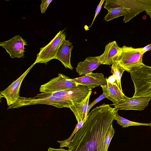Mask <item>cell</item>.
<instances>
[{"mask_svg":"<svg viewBox=\"0 0 151 151\" xmlns=\"http://www.w3.org/2000/svg\"><path fill=\"white\" fill-rule=\"evenodd\" d=\"M114 120L123 128L132 126L144 125L151 127V123H143L132 122L120 116L118 114L115 116Z\"/></svg>","mask_w":151,"mask_h":151,"instance_id":"obj_19","label":"cell"},{"mask_svg":"<svg viewBox=\"0 0 151 151\" xmlns=\"http://www.w3.org/2000/svg\"><path fill=\"white\" fill-rule=\"evenodd\" d=\"M72 79L78 84L91 89L99 86L104 87L107 84L106 79L101 73L92 72L83 76Z\"/></svg>","mask_w":151,"mask_h":151,"instance_id":"obj_11","label":"cell"},{"mask_svg":"<svg viewBox=\"0 0 151 151\" xmlns=\"http://www.w3.org/2000/svg\"><path fill=\"white\" fill-rule=\"evenodd\" d=\"M121 50V47L115 41L109 42L105 46L104 53L98 56L101 64L110 65Z\"/></svg>","mask_w":151,"mask_h":151,"instance_id":"obj_12","label":"cell"},{"mask_svg":"<svg viewBox=\"0 0 151 151\" xmlns=\"http://www.w3.org/2000/svg\"><path fill=\"white\" fill-rule=\"evenodd\" d=\"M35 64L34 63L17 79L5 90L1 91L0 98H5L8 106L15 104L19 97V91L21 83L29 71Z\"/></svg>","mask_w":151,"mask_h":151,"instance_id":"obj_8","label":"cell"},{"mask_svg":"<svg viewBox=\"0 0 151 151\" xmlns=\"http://www.w3.org/2000/svg\"><path fill=\"white\" fill-rule=\"evenodd\" d=\"M73 45L72 43L65 40L59 48L55 59L60 61L66 68L72 70L70 63V57Z\"/></svg>","mask_w":151,"mask_h":151,"instance_id":"obj_14","label":"cell"},{"mask_svg":"<svg viewBox=\"0 0 151 151\" xmlns=\"http://www.w3.org/2000/svg\"><path fill=\"white\" fill-rule=\"evenodd\" d=\"M143 55L140 48H134L124 45L114 60L116 61L125 71L131 73L139 68L144 64Z\"/></svg>","mask_w":151,"mask_h":151,"instance_id":"obj_5","label":"cell"},{"mask_svg":"<svg viewBox=\"0 0 151 151\" xmlns=\"http://www.w3.org/2000/svg\"><path fill=\"white\" fill-rule=\"evenodd\" d=\"M106 79L108 82L111 83L116 82L115 78L113 75L109 76L108 78H106Z\"/></svg>","mask_w":151,"mask_h":151,"instance_id":"obj_26","label":"cell"},{"mask_svg":"<svg viewBox=\"0 0 151 151\" xmlns=\"http://www.w3.org/2000/svg\"><path fill=\"white\" fill-rule=\"evenodd\" d=\"M111 68V73L114 75L119 88L123 91L121 85V78L125 70L115 60H113Z\"/></svg>","mask_w":151,"mask_h":151,"instance_id":"obj_17","label":"cell"},{"mask_svg":"<svg viewBox=\"0 0 151 151\" xmlns=\"http://www.w3.org/2000/svg\"><path fill=\"white\" fill-rule=\"evenodd\" d=\"M130 74L134 88L132 97L151 96V67L144 64Z\"/></svg>","mask_w":151,"mask_h":151,"instance_id":"obj_4","label":"cell"},{"mask_svg":"<svg viewBox=\"0 0 151 151\" xmlns=\"http://www.w3.org/2000/svg\"><path fill=\"white\" fill-rule=\"evenodd\" d=\"M79 85L68 77L59 73L58 76L41 85L39 91L43 93H53L69 89Z\"/></svg>","mask_w":151,"mask_h":151,"instance_id":"obj_7","label":"cell"},{"mask_svg":"<svg viewBox=\"0 0 151 151\" xmlns=\"http://www.w3.org/2000/svg\"><path fill=\"white\" fill-rule=\"evenodd\" d=\"M151 96L128 98L118 104L112 105L119 110H143L147 106Z\"/></svg>","mask_w":151,"mask_h":151,"instance_id":"obj_10","label":"cell"},{"mask_svg":"<svg viewBox=\"0 0 151 151\" xmlns=\"http://www.w3.org/2000/svg\"><path fill=\"white\" fill-rule=\"evenodd\" d=\"M105 1H106V0H101L99 4L97 6V8H96V10L95 11V14L94 17V18L93 19V21L92 22V23L91 24L89 27V28L91 27L92 26V25H93V23L94 22V21L96 17L99 14V12L101 10L102 6L103 5V4L104 2Z\"/></svg>","mask_w":151,"mask_h":151,"instance_id":"obj_24","label":"cell"},{"mask_svg":"<svg viewBox=\"0 0 151 151\" xmlns=\"http://www.w3.org/2000/svg\"><path fill=\"white\" fill-rule=\"evenodd\" d=\"M107 82V85L101 88L106 98L112 101L113 104H118L128 98L120 90L116 82L111 83Z\"/></svg>","mask_w":151,"mask_h":151,"instance_id":"obj_13","label":"cell"},{"mask_svg":"<svg viewBox=\"0 0 151 151\" xmlns=\"http://www.w3.org/2000/svg\"><path fill=\"white\" fill-rule=\"evenodd\" d=\"M91 91V89L79 85L68 90L51 93H42L32 97L20 96L15 104L8 106L7 109L36 104H46L58 108H69L74 104L82 102Z\"/></svg>","mask_w":151,"mask_h":151,"instance_id":"obj_2","label":"cell"},{"mask_svg":"<svg viewBox=\"0 0 151 151\" xmlns=\"http://www.w3.org/2000/svg\"><path fill=\"white\" fill-rule=\"evenodd\" d=\"M105 98H106V96L105 93L104 92H103L102 94H101L98 98L90 104L88 106L87 110L88 114L90 110L93 106H94L96 104Z\"/></svg>","mask_w":151,"mask_h":151,"instance_id":"obj_22","label":"cell"},{"mask_svg":"<svg viewBox=\"0 0 151 151\" xmlns=\"http://www.w3.org/2000/svg\"><path fill=\"white\" fill-rule=\"evenodd\" d=\"M118 110L105 104L93 109L71 139L68 151H103L104 139Z\"/></svg>","mask_w":151,"mask_h":151,"instance_id":"obj_1","label":"cell"},{"mask_svg":"<svg viewBox=\"0 0 151 151\" xmlns=\"http://www.w3.org/2000/svg\"><path fill=\"white\" fill-rule=\"evenodd\" d=\"M101 64L98 56L88 57L78 64L76 70L79 76H85L92 73Z\"/></svg>","mask_w":151,"mask_h":151,"instance_id":"obj_15","label":"cell"},{"mask_svg":"<svg viewBox=\"0 0 151 151\" xmlns=\"http://www.w3.org/2000/svg\"><path fill=\"white\" fill-rule=\"evenodd\" d=\"M48 151H68V150L62 148L54 149L50 147L48 149Z\"/></svg>","mask_w":151,"mask_h":151,"instance_id":"obj_27","label":"cell"},{"mask_svg":"<svg viewBox=\"0 0 151 151\" xmlns=\"http://www.w3.org/2000/svg\"><path fill=\"white\" fill-rule=\"evenodd\" d=\"M120 7L128 9L123 19L124 22H127L140 13L151 10V0H106L104 8L108 11Z\"/></svg>","mask_w":151,"mask_h":151,"instance_id":"obj_3","label":"cell"},{"mask_svg":"<svg viewBox=\"0 0 151 151\" xmlns=\"http://www.w3.org/2000/svg\"><path fill=\"white\" fill-rule=\"evenodd\" d=\"M65 39L64 30H61L48 44L40 48L34 63L35 64L43 63L46 64L51 60L55 59L59 48Z\"/></svg>","mask_w":151,"mask_h":151,"instance_id":"obj_6","label":"cell"},{"mask_svg":"<svg viewBox=\"0 0 151 151\" xmlns=\"http://www.w3.org/2000/svg\"><path fill=\"white\" fill-rule=\"evenodd\" d=\"M146 14L148 15L151 18V10H147L145 11Z\"/></svg>","mask_w":151,"mask_h":151,"instance_id":"obj_28","label":"cell"},{"mask_svg":"<svg viewBox=\"0 0 151 151\" xmlns=\"http://www.w3.org/2000/svg\"><path fill=\"white\" fill-rule=\"evenodd\" d=\"M87 118V117L85 118L82 121L78 123L72 134L68 139L64 141H58V142L60 143V147H68V148L69 147L71 139L73 137L76 132L82 127L83 124L86 120Z\"/></svg>","mask_w":151,"mask_h":151,"instance_id":"obj_20","label":"cell"},{"mask_svg":"<svg viewBox=\"0 0 151 151\" xmlns=\"http://www.w3.org/2000/svg\"><path fill=\"white\" fill-rule=\"evenodd\" d=\"M115 133V131L111 124L108 131L104 142L103 151H108L111 141Z\"/></svg>","mask_w":151,"mask_h":151,"instance_id":"obj_21","label":"cell"},{"mask_svg":"<svg viewBox=\"0 0 151 151\" xmlns=\"http://www.w3.org/2000/svg\"><path fill=\"white\" fill-rule=\"evenodd\" d=\"M141 54L143 55L147 51L151 50V44L142 48H140Z\"/></svg>","mask_w":151,"mask_h":151,"instance_id":"obj_25","label":"cell"},{"mask_svg":"<svg viewBox=\"0 0 151 151\" xmlns=\"http://www.w3.org/2000/svg\"><path fill=\"white\" fill-rule=\"evenodd\" d=\"M104 18L106 22H108L120 16H124L128 13V9L120 7L109 9Z\"/></svg>","mask_w":151,"mask_h":151,"instance_id":"obj_18","label":"cell"},{"mask_svg":"<svg viewBox=\"0 0 151 151\" xmlns=\"http://www.w3.org/2000/svg\"><path fill=\"white\" fill-rule=\"evenodd\" d=\"M52 0H42L40 5L41 12L42 13L45 12L47 7Z\"/></svg>","mask_w":151,"mask_h":151,"instance_id":"obj_23","label":"cell"},{"mask_svg":"<svg viewBox=\"0 0 151 151\" xmlns=\"http://www.w3.org/2000/svg\"><path fill=\"white\" fill-rule=\"evenodd\" d=\"M91 93L92 91L82 102L76 104L69 108L75 115L78 123L82 121L87 117L89 99Z\"/></svg>","mask_w":151,"mask_h":151,"instance_id":"obj_16","label":"cell"},{"mask_svg":"<svg viewBox=\"0 0 151 151\" xmlns=\"http://www.w3.org/2000/svg\"><path fill=\"white\" fill-rule=\"evenodd\" d=\"M27 45V41L19 35L0 43V46L6 50L12 58H23L25 49L24 46Z\"/></svg>","mask_w":151,"mask_h":151,"instance_id":"obj_9","label":"cell"}]
</instances>
